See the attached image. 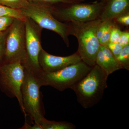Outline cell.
<instances>
[{"label":"cell","mask_w":129,"mask_h":129,"mask_svg":"<svg viewBox=\"0 0 129 129\" xmlns=\"http://www.w3.org/2000/svg\"><path fill=\"white\" fill-rule=\"evenodd\" d=\"M21 129H42L41 126L40 124L35 123L33 125H29L27 122H25L23 126Z\"/></svg>","instance_id":"obj_25"},{"label":"cell","mask_w":129,"mask_h":129,"mask_svg":"<svg viewBox=\"0 0 129 129\" xmlns=\"http://www.w3.org/2000/svg\"><path fill=\"white\" fill-rule=\"evenodd\" d=\"M117 59L123 69L129 70V45L123 47L122 52Z\"/></svg>","instance_id":"obj_17"},{"label":"cell","mask_w":129,"mask_h":129,"mask_svg":"<svg viewBox=\"0 0 129 129\" xmlns=\"http://www.w3.org/2000/svg\"><path fill=\"white\" fill-rule=\"evenodd\" d=\"M129 13V0H104L103 9L99 18L102 21L113 20Z\"/></svg>","instance_id":"obj_11"},{"label":"cell","mask_w":129,"mask_h":129,"mask_svg":"<svg viewBox=\"0 0 129 129\" xmlns=\"http://www.w3.org/2000/svg\"><path fill=\"white\" fill-rule=\"evenodd\" d=\"M104 0L91 3H72L54 6L51 12L60 22H85L99 18L104 6Z\"/></svg>","instance_id":"obj_3"},{"label":"cell","mask_w":129,"mask_h":129,"mask_svg":"<svg viewBox=\"0 0 129 129\" xmlns=\"http://www.w3.org/2000/svg\"><path fill=\"white\" fill-rule=\"evenodd\" d=\"M99 66L108 75L123 68L107 46L100 45L95 60Z\"/></svg>","instance_id":"obj_12"},{"label":"cell","mask_w":129,"mask_h":129,"mask_svg":"<svg viewBox=\"0 0 129 129\" xmlns=\"http://www.w3.org/2000/svg\"><path fill=\"white\" fill-rule=\"evenodd\" d=\"M119 43L123 47L129 45V31L128 30L122 31Z\"/></svg>","instance_id":"obj_24"},{"label":"cell","mask_w":129,"mask_h":129,"mask_svg":"<svg viewBox=\"0 0 129 129\" xmlns=\"http://www.w3.org/2000/svg\"><path fill=\"white\" fill-rule=\"evenodd\" d=\"M25 21L15 18L7 30L4 63L21 62L26 57Z\"/></svg>","instance_id":"obj_7"},{"label":"cell","mask_w":129,"mask_h":129,"mask_svg":"<svg viewBox=\"0 0 129 129\" xmlns=\"http://www.w3.org/2000/svg\"><path fill=\"white\" fill-rule=\"evenodd\" d=\"M15 18L10 16H0V32L7 30L11 25Z\"/></svg>","instance_id":"obj_20"},{"label":"cell","mask_w":129,"mask_h":129,"mask_svg":"<svg viewBox=\"0 0 129 129\" xmlns=\"http://www.w3.org/2000/svg\"><path fill=\"white\" fill-rule=\"evenodd\" d=\"M42 129H75L76 126L70 122L51 121L45 117L40 121Z\"/></svg>","instance_id":"obj_13"},{"label":"cell","mask_w":129,"mask_h":129,"mask_svg":"<svg viewBox=\"0 0 129 129\" xmlns=\"http://www.w3.org/2000/svg\"><path fill=\"white\" fill-rule=\"evenodd\" d=\"M122 31L120 27L114 22L111 29L109 42L119 43Z\"/></svg>","instance_id":"obj_19"},{"label":"cell","mask_w":129,"mask_h":129,"mask_svg":"<svg viewBox=\"0 0 129 129\" xmlns=\"http://www.w3.org/2000/svg\"><path fill=\"white\" fill-rule=\"evenodd\" d=\"M29 3V0H0V5L19 10L26 7Z\"/></svg>","instance_id":"obj_15"},{"label":"cell","mask_w":129,"mask_h":129,"mask_svg":"<svg viewBox=\"0 0 129 129\" xmlns=\"http://www.w3.org/2000/svg\"><path fill=\"white\" fill-rule=\"evenodd\" d=\"M10 16L14 18L25 21L27 17L21 10L13 9L0 5V16Z\"/></svg>","instance_id":"obj_14"},{"label":"cell","mask_w":129,"mask_h":129,"mask_svg":"<svg viewBox=\"0 0 129 129\" xmlns=\"http://www.w3.org/2000/svg\"><path fill=\"white\" fill-rule=\"evenodd\" d=\"M72 3H81L84 1L85 0H70Z\"/></svg>","instance_id":"obj_26"},{"label":"cell","mask_w":129,"mask_h":129,"mask_svg":"<svg viewBox=\"0 0 129 129\" xmlns=\"http://www.w3.org/2000/svg\"><path fill=\"white\" fill-rule=\"evenodd\" d=\"M26 57L23 65L38 78L43 73L39 63V56L42 47V28L32 19L27 17L25 21Z\"/></svg>","instance_id":"obj_9"},{"label":"cell","mask_w":129,"mask_h":129,"mask_svg":"<svg viewBox=\"0 0 129 129\" xmlns=\"http://www.w3.org/2000/svg\"><path fill=\"white\" fill-rule=\"evenodd\" d=\"M39 63L42 72H56L65 67L82 61L77 52L71 55L59 56L51 55L42 48L39 56Z\"/></svg>","instance_id":"obj_10"},{"label":"cell","mask_w":129,"mask_h":129,"mask_svg":"<svg viewBox=\"0 0 129 129\" xmlns=\"http://www.w3.org/2000/svg\"><path fill=\"white\" fill-rule=\"evenodd\" d=\"M53 6H46L29 3L27 6L21 9L24 16L32 19L42 28L57 33L62 38L68 47L69 46L68 24L58 21L51 12Z\"/></svg>","instance_id":"obj_6"},{"label":"cell","mask_w":129,"mask_h":129,"mask_svg":"<svg viewBox=\"0 0 129 129\" xmlns=\"http://www.w3.org/2000/svg\"><path fill=\"white\" fill-rule=\"evenodd\" d=\"M104 21L106 22L105 28L101 37L99 40L100 45L102 46H107L109 43L111 29L114 23L113 20Z\"/></svg>","instance_id":"obj_16"},{"label":"cell","mask_w":129,"mask_h":129,"mask_svg":"<svg viewBox=\"0 0 129 129\" xmlns=\"http://www.w3.org/2000/svg\"><path fill=\"white\" fill-rule=\"evenodd\" d=\"M30 3L46 6H55L63 4L72 3L70 0H29Z\"/></svg>","instance_id":"obj_18"},{"label":"cell","mask_w":129,"mask_h":129,"mask_svg":"<svg viewBox=\"0 0 129 129\" xmlns=\"http://www.w3.org/2000/svg\"><path fill=\"white\" fill-rule=\"evenodd\" d=\"M102 21L98 18L87 22L67 23L69 35L74 36L78 40L77 52L81 60L91 67L95 64L97 54L101 45L96 32Z\"/></svg>","instance_id":"obj_1"},{"label":"cell","mask_w":129,"mask_h":129,"mask_svg":"<svg viewBox=\"0 0 129 129\" xmlns=\"http://www.w3.org/2000/svg\"><path fill=\"white\" fill-rule=\"evenodd\" d=\"M6 33L7 30L0 32V66L4 63Z\"/></svg>","instance_id":"obj_21"},{"label":"cell","mask_w":129,"mask_h":129,"mask_svg":"<svg viewBox=\"0 0 129 129\" xmlns=\"http://www.w3.org/2000/svg\"><path fill=\"white\" fill-rule=\"evenodd\" d=\"M41 86L39 78L25 68L24 79L21 87L23 108L26 114L30 116L35 123L38 124L44 118L45 114L40 91Z\"/></svg>","instance_id":"obj_4"},{"label":"cell","mask_w":129,"mask_h":129,"mask_svg":"<svg viewBox=\"0 0 129 129\" xmlns=\"http://www.w3.org/2000/svg\"><path fill=\"white\" fill-rule=\"evenodd\" d=\"M114 22L119 25L128 27L129 26V13L118 16L113 19Z\"/></svg>","instance_id":"obj_23"},{"label":"cell","mask_w":129,"mask_h":129,"mask_svg":"<svg viewBox=\"0 0 129 129\" xmlns=\"http://www.w3.org/2000/svg\"><path fill=\"white\" fill-rule=\"evenodd\" d=\"M108 77L106 72L95 64L72 87L78 102L83 108H91L101 101L107 87Z\"/></svg>","instance_id":"obj_2"},{"label":"cell","mask_w":129,"mask_h":129,"mask_svg":"<svg viewBox=\"0 0 129 129\" xmlns=\"http://www.w3.org/2000/svg\"><path fill=\"white\" fill-rule=\"evenodd\" d=\"M25 68L21 62L4 63L0 66V86L11 98L16 97L24 116L21 87L24 77Z\"/></svg>","instance_id":"obj_8"},{"label":"cell","mask_w":129,"mask_h":129,"mask_svg":"<svg viewBox=\"0 0 129 129\" xmlns=\"http://www.w3.org/2000/svg\"><path fill=\"white\" fill-rule=\"evenodd\" d=\"M107 46L116 58L121 53L123 47L119 43L109 42Z\"/></svg>","instance_id":"obj_22"},{"label":"cell","mask_w":129,"mask_h":129,"mask_svg":"<svg viewBox=\"0 0 129 129\" xmlns=\"http://www.w3.org/2000/svg\"><path fill=\"white\" fill-rule=\"evenodd\" d=\"M92 67L81 61L56 72H43L39 78L42 86H50L62 91L72 89L88 74Z\"/></svg>","instance_id":"obj_5"}]
</instances>
